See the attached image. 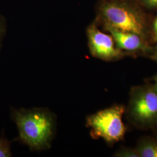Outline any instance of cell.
<instances>
[{"label": "cell", "instance_id": "obj_13", "mask_svg": "<svg viewBox=\"0 0 157 157\" xmlns=\"http://www.w3.org/2000/svg\"><path fill=\"white\" fill-rule=\"evenodd\" d=\"M152 58L154 59H155V60L157 61V45L156 46V47H155V51L154 52V54L152 56Z\"/></svg>", "mask_w": 157, "mask_h": 157}, {"label": "cell", "instance_id": "obj_4", "mask_svg": "<svg viewBox=\"0 0 157 157\" xmlns=\"http://www.w3.org/2000/svg\"><path fill=\"white\" fill-rule=\"evenodd\" d=\"M128 114L137 126L148 128L157 124V91L148 86L131 90Z\"/></svg>", "mask_w": 157, "mask_h": 157}, {"label": "cell", "instance_id": "obj_3", "mask_svg": "<svg viewBox=\"0 0 157 157\" xmlns=\"http://www.w3.org/2000/svg\"><path fill=\"white\" fill-rule=\"evenodd\" d=\"M125 109L117 105L101 110L87 118L86 125L91 129V136L94 139L102 138L111 144L121 140L126 132L122 121Z\"/></svg>", "mask_w": 157, "mask_h": 157}, {"label": "cell", "instance_id": "obj_5", "mask_svg": "<svg viewBox=\"0 0 157 157\" xmlns=\"http://www.w3.org/2000/svg\"><path fill=\"white\" fill-rule=\"evenodd\" d=\"M87 36L90 53L95 58L111 61L124 56L122 51L115 45L112 36L102 32L94 24L87 29Z\"/></svg>", "mask_w": 157, "mask_h": 157}, {"label": "cell", "instance_id": "obj_1", "mask_svg": "<svg viewBox=\"0 0 157 157\" xmlns=\"http://www.w3.org/2000/svg\"><path fill=\"white\" fill-rule=\"evenodd\" d=\"M12 118L19 132L17 140L34 150L47 149L51 146L56 129V118L44 108L13 109Z\"/></svg>", "mask_w": 157, "mask_h": 157}, {"label": "cell", "instance_id": "obj_11", "mask_svg": "<svg viewBox=\"0 0 157 157\" xmlns=\"http://www.w3.org/2000/svg\"><path fill=\"white\" fill-rule=\"evenodd\" d=\"M144 6L150 8H157V0H141Z\"/></svg>", "mask_w": 157, "mask_h": 157}, {"label": "cell", "instance_id": "obj_12", "mask_svg": "<svg viewBox=\"0 0 157 157\" xmlns=\"http://www.w3.org/2000/svg\"><path fill=\"white\" fill-rule=\"evenodd\" d=\"M153 34L154 39L157 41V17H156L153 24Z\"/></svg>", "mask_w": 157, "mask_h": 157}, {"label": "cell", "instance_id": "obj_9", "mask_svg": "<svg viewBox=\"0 0 157 157\" xmlns=\"http://www.w3.org/2000/svg\"><path fill=\"white\" fill-rule=\"evenodd\" d=\"M115 156L119 157H139L135 150L129 148H123L119 150L116 153Z\"/></svg>", "mask_w": 157, "mask_h": 157}, {"label": "cell", "instance_id": "obj_14", "mask_svg": "<svg viewBox=\"0 0 157 157\" xmlns=\"http://www.w3.org/2000/svg\"><path fill=\"white\" fill-rule=\"evenodd\" d=\"M154 81H155V86H154V87L155 90L157 91V75L155 76V77L154 78Z\"/></svg>", "mask_w": 157, "mask_h": 157}, {"label": "cell", "instance_id": "obj_6", "mask_svg": "<svg viewBox=\"0 0 157 157\" xmlns=\"http://www.w3.org/2000/svg\"><path fill=\"white\" fill-rule=\"evenodd\" d=\"M104 28L110 33L117 47L121 50L144 51L147 48L145 40L136 34L124 32L111 27Z\"/></svg>", "mask_w": 157, "mask_h": 157}, {"label": "cell", "instance_id": "obj_8", "mask_svg": "<svg viewBox=\"0 0 157 157\" xmlns=\"http://www.w3.org/2000/svg\"><path fill=\"white\" fill-rule=\"evenodd\" d=\"M11 141L4 137H0V157H12Z\"/></svg>", "mask_w": 157, "mask_h": 157}, {"label": "cell", "instance_id": "obj_2", "mask_svg": "<svg viewBox=\"0 0 157 157\" xmlns=\"http://www.w3.org/2000/svg\"><path fill=\"white\" fill-rule=\"evenodd\" d=\"M98 17L104 28L136 34L146 39L148 22L146 15L130 0H101Z\"/></svg>", "mask_w": 157, "mask_h": 157}, {"label": "cell", "instance_id": "obj_10", "mask_svg": "<svg viewBox=\"0 0 157 157\" xmlns=\"http://www.w3.org/2000/svg\"><path fill=\"white\" fill-rule=\"evenodd\" d=\"M6 32V23L4 17L0 15V48Z\"/></svg>", "mask_w": 157, "mask_h": 157}, {"label": "cell", "instance_id": "obj_7", "mask_svg": "<svg viewBox=\"0 0 157 157\" xmlns=\"http://www.w3.org/2000/svg\"><path fill=\"white\" fill-rule=\"evenodd\" d=\"M139 157H157V140L144 139L135 149Z\"/></svg>", "mask_w": 157, "mask_h": 157}]
</instances>
